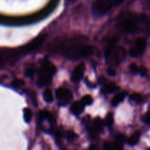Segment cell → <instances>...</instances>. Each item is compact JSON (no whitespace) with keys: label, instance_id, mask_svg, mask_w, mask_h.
<instances>
[{"label":"cell","instance_id":"obj_23","mask_svg":"<svg viewBox=\"0 0 150 150\" xmlns=\"http://www.w3.org/2000/svg\"><path fill=\"white\" fill-rule=\"evenodd\" d=\"M35 74V67H28L25 70V75L28 77H32Z\"/></svg>","mask_w":150,"mask_h":150},{"label":"cell","instance_id":"obj_26","mask_svg":"<svg viewBox=\"0 0 150 150\" xmlns=\"http://www.w3.org/2000/svg\"><path fill=\"white\" fill-rule=\"evenodd\" d=\"M144 121L146 123L150 125V111H149V112L146 114V116H145Z\"/></svg>","mask_w":150,"mask_h":150},{"label":"cell","instance_id":"obj_1","mask_svg":"<svg viewBox=\"0 0 150 150\" xmlns=\"http://www.w3.org/2000/svg\"><path fill=\"white\" fill-rule=\"evenodd\" d=\"M94 48L92 45L79 42H72L62 48V53L64 57L70 60H79L86 58L93 54Z\"/></svg>","mask_w":150,"mask_h":150},{"label":"cell","instance_id":"obj_9","mask_svg":"<svg viewBox=\"0 0 150 150\" xmlns=\"http://www.w3.org/2000/svg\"><path fill=\"white\" fill-rule=\"evenodd\" d=\"M103 128V121L100 118L97 117L95 119L92 123V126L90 129V133H92L93 136L98 134V133H100L102 131Z\"/></svg>","mask_w":150,"mask_h":150},{"label":"cell","instance_id":"obj_2","mask_svg":"<svg viewBox=\"0 0 150 150\" xmlns=\"http://www.w3.org/2000/svg\"><path fill=\"white\" fill-rule=\"evenodd\" d=\"M118 38L117 37L111 38L105 45V57L108 64L113 66H117L125 59L126 51L123 47L117 45Z\"/></svg>","mask_w":150,"mask_h":150},{"label":"cell","instance_id":"obj_11","mask_svg":"<svg viewBox=\"0 0 150 150\" xmlns=\"http://www.w3.org/2000/svg\"><path fill=\"white\" fill-rule=\"evenodd\" d=\"M125 92H119V93H117L114 97V98L111 100V104H112L113 106H117L120 103H122L124 100L125 98Z\"/></svg>","mask_w":150,"mask_h":150},{"label":"cell","instance_id":"obj_25","mask_svg":"<svg viewBox=\"0 0 150 150\" xmlns=\"http://www.w3.org/2000/svg\"><path fill=\"white\" fill-rule=\"evenodd\" d=\"M107 73H108V76H114L117 74V72H116V70H114V68H112V67H108V69L107 70Z\"/></svg>","mask_w":150,"mask_h":150},{"label":"cell","instance_id":"obj_21","mask_svg":"<svg viewBox=\"0 0 150 150\" xmlns=\"http://www.w3.org/2000/svg\"><path fill=\"white\" fill-rule=\"evenodd\" d=\"M66 139L69 141V142H72V141L74 140L76 138V134L75 133H73V131H67L65 133Z\"/></svg>","mask_w":150,"mask_h":150},{"label":"cell","instance_id":"obj_7","mask_svg":"<svg viewBox=\"0 0 150 150\" xmlns=\"http://www.w3.org/2000/svg\"><path fill=\"white\" fill-rule=\"evenodd\" d=\"M146 48V41L143 38H138L135 42V45L129 51V54L132 57H139L142 55Z\"/></svg>","mask_w":150,"mask_h":150},{"label":"cell","instance_id":"obj_15","mask_svg":"<svg viewBox=\"0 0 150 150\" xmlns=\"http://www.w3.org/2000/svg\"><path fill=\"white\" fill-rule=\"evenodd\" d=\"M43 99L48 103H51L54 100V95L51 89H46L43 92Z\"/></svg>","mask_w":150,"mask_h":150},{"label":"cell","instance_id":"obj_20","mask_svg":"<svg viewBox=\"0 0 150 150\" xmlns=\"http://www.w3.org/2000/svg\"><path fill=\"white\" fill-rule=\"evenodd\" d=\"M105 125L109 127L113 125V124H114V116H113V114L108 113V114H107L105 120Z\"/></svg>","mask_w":150,"mask_h":150},{"label":"cell","instance_id":"obj_3","mask_svg":"<svg viewBox=\"0 0 150 150\" xmlns=\"http://www.w3.org/2000/svg\"><path fill=\"white\" fill-rule=\"evenodd\" d=\"M146 15H138L128 13L123 16L120 21V26L122 30L127 33H133L139 30L141 25L146 21Z\"/></svg>","mask_w":150,"mask_h":150},{"label":"cell","instance_id":"obj_4","mask_svg":"<svg viewBox=\"0 0 150 150\" xmlns=\"http://www.w3.org/2000/svg\"><path fill=\"white\" fill-rule=\"evenodd\" d=\"M57 72L55 65L51 62L45 60L41 64L39 76L38 79V85L40 87L47 86L51 82L53 76Z\"/></svg>","mask_w":150,"mask_h":150},{"label":"cell","instance_id":"obj_16","mask_svg":"<svg viewBox=\"0 0 150 150\" xmlns=\"http://www.w3.org/2000/svg\"><path fill=\"white\" fill-rule=\"evenodd\" d=\"M32 111L29 108H25L23 109V119L26 123H29L32 119Z\"/></svg>","mask_w":150,"mask_h":150},{"label":"cell","instance_id":"obj_10","mask_svg":"<svg viewBox=\"0 0 150 150\" xmlns=\"http://www.w3.org/2000/svg\"><path fill=\"white\" fill-rule=\"evenodd\" d=\"M85 105L81 103V101H76L70 106V111L74 115H79L84 110Z\"/></svg>","mask_w":150,"mask_h":150},{"label":"cell","instance_id":"obj_12","mask_svg":"<svg viewBox=\"0 0 150 150\" xmlns=\"http://www.w3.org/2000/svg\"><path fill=\"white\" fill-rule=\"evenodd\" d=\"M141 137V132L139 130L134 132L133 134L130 136L127 140V143L130 145V146H134V145L137 144L138 142H139V139Z\"/></svg>","mask_w":150,"mask_h":150},{"label":"cell","instance_id":"obj_22","mask_svg":"<svg viewBox=\"0 0 150 150\" xmlns=\"http://www.w3.org/2000/svg\"><path fill=\"white\" fill-rule=\"evenodd\" d=\"M129 68H130V72H131L132 73H133V74H137V73H139V67H138L137 64H135V63H132V64H130Z\"/></svg>","mask_w":150,"mask_h":150},{"label":"cell","instance_id":"obj_14","mask_svg":"<svg viewBox=\"0 0 150 150\" xmlns=\"http://www.w3.org/2000/svg\"><path fill=\"white\" fill-rule=\"evenodd\" d=\"M119 89H120V87L116 83H113V82H110V83H106V84H105V86L103 87V90L106 93H113L114 92H117Z\"/></svg>","mask_w":150,"mask_h":150},{"label":"cell","instance_id":"obj_24","mask_svg":"<svg viewBox=\"0 0 150 150\" xmlns=\"http://www.w3.org/2000/svg\"><path fill=\"white\" fill-rule=\"evenodd\" d=\"M147 73H148V70L146 67H144V66H142L141 67H139V73L141 74V76H146V75H147Z\"/></svg>","mask_w":150,"mask_h":150},{"label":"cell","instance_id":"obj_18","mask_svg":"<svg viewBox=\"0 0 150 150\" xmlns=\"http://www.w3.org/2000/svg\"><path fill=\"white\" fill-rule=\"evenodd\" d=\"M24 81L23 80H21V79H15L12 82V87L16 89H19L21 87H23L24 86Z\"/></svg>","mask_w":150,"mask_h":150},{"label":"cell","instance_id":"obj_8","mask_svg":"<svg viewBox=\"0 0 150 150\" xmlns=\"http://www.w3.org/2000/svg\"><path fill=\"white\" fill-rule=\"evenodd\" d=\"M85 71V64L83 62L78 64L73 70L71 75V80L73 82H79L83 78Z\"/></svg>","mask_w":150,"mask_h":150},{"label":"cell","instance_id":"obj_13","mask_svg":"<svg viewBox=\"0 0 150 150\" xmlns=\"http://www.w3.org/2000/svg\"><path fill=\"white\" fill-rule=\"evenodd\" d=\"M104 148L106 149H122L123 148V145L122 143L116 141L115 142L105 143Z\"/></svg>","mask_w":150,"mask_h":150},{"label":"cell","instance_id":"obj_6","mask_svg":"<svg viewBox=\"0 0 150 150\" xmlns=\"http://www.w3.org/2000/svg\"><path fill=\"white\" fill-rule=\"evenodd\" d=\"M56 98L58 100V104L61 106L67 105L73 99V93L68 89L60 87L56 91Z\"/></svg>","mask_w":150,"mask_h":150},{"label":"cell","instance_id":"obj_5","mask_svg":"<svg viewBox=\"0 0 150 150\" xmlns=\"http://www.w3.org/2000/svg\"><path fill=\"white\" fill-rule=\"evenodd\" d=\"M115 4L112 0H95L92 5V13L95 16H103L109 12Z\"/></svg>","mask_w":150,"mask_h":150},{"label":"cell","instance_id":"obj_17","mask_svg":"<svg viewBox=\"0 0 150 150\" xmlns=\"http://www.w3.org/2000/svg\"><path fill=\"white\" fill-rule=\"evenodd\" d=\"M130 99L131 101L137 103H142L144 101V98L139 93H133L132 95H130Z\"/></svg>","mask_w":150,"mask_h":150},{"label":"cell","instance_id":"obj_19","mask_svg":"<svg viewBox=\"0 0 150 150\" xmlns=\"http://www.w3.org/2000/svg\"><path fill=\"white\" fill-rule=\"evenodd\" d=\"M81 101L82 103L86 106V105H92V103H93V98H92V97L91 96V95H84V96L81 98Z\"/></svg>","mask_w":150,"mask_h":150}]
</instances>
